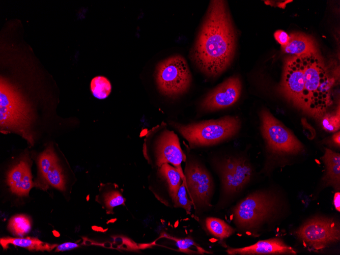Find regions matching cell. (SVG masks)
Segmentation results:
<instances>
[{
	"label": "cell",
	"instance_id": "5",
	"mask_svg": "<svg viewBox=\"0 0 340 255\" xmlns=\"http://www.w3.org/2000/svg\"><path fill=\"white\" fill-rule=\"evenodd\" d=\"M277 201L272 194L258 191L240 202L234 209V222L241 230L254 231L272 216Z\"/></svg>",
	"mask_w": 340,
	"mask_h": 255
},
{
	"label": "cell",
	"instance_id": "23",
	"mask_svg": "<svg viewBox=\"0 0 340 255\" xmlns=\"http://www.w3.org/2000/svg\"><path fill=\"white\" fill-rule=\"evenodd\" d=\"M31 227L30 218L24 214H18L12 217L7 226L8 230L18 237H23L29 233Z\"/></svg>",
	"mask_w": 340,
	"mask_h": 255
},
{
	"label": "cell",
	"instance_id": "14",
	"mask_svg": "<svg viewBox=\"0 0 340 255\" xmlns=\"http://www.w3.org/2000/svg\"><path fill=\"white\" fill-rule=\"evenodd\" d=\"M228 254H296V251L277 238L259 241L255 244L242 248H229Z\"/></svg>",
	"mask_w": 340,
	"mask_h": 255
},
{
	"label": "cell",
	"instance_id": "31",
	"mask_svg": "<svg viewBox=\"0 0 340 255\" xmlns=\"http://www.w3.org/2000/svg\"><path fill=\"white\" fill-rule=\"evenodd\" d=\"M334 206L337 211H340V193L337 192L335 193L333 198Z\"/></svg>",
	"mask_w": 340,
	"mask_h": 255
},
{
	"label": "cell",
	"instance_id": "1",
	"mask_svg": "<svg viewBox=\"0 0 340 255\" xmlns=\"http://www.w3.org/2000/svg\"><path fill=\"white\" fill-rule=\"evenodd\" d=\"M236 34L226 2L211 1L190 58L206 75L215 77L230 65L235 53Z\"/></svg>",
	"mask_w": 340,
	"mask_h": 255
},
{
	"label": "cell",
	"instance_id": "22",
	"mask_svg": "<svg viewBox=\"0 0 340 255\" xmlns=\"http://www.w3.org/2000/svg\"><path fill=\"white\" fill-rule=\"evenodd\" d=\"M205 223L209 232L220 240L229 237L235 232V230L232 226L218 218L208 217L206 219Z\"/></svg>",
	"mask_w": 340,
	"mask_h": 255
},
{
	"label": "cell",
	"instance_id": "3",
	"mask_svg": "<svg viewBox=\"0 0 340 255\" xmlns=\"http://www.w3.org/2000/svg\"><path fill=\"white\" fill-rule=\"evenodd\" d=\"M171 125L193 148L215 145L233 136L239 130L240 123L237 117L226 116L187 125L173 122Z\"/></svg>",
	"mask_w": 340,
	"mask_h": 255
},
{
	"label": "cell",
	"instance_id": "21",
	"mask_svg": "<svg viewBox=\"0 0 340 255\" xmlns=\"http://www.w3.org/2000/svg\"><path fill=\"white\" fill-rule=\"evenodd\" d=\"M58 159L41 171V176L52 187L61 190H65L64 176L58 163Z\"/></svg>",
	"mask_w": 340,
	"mask_h": 255
},
{
	"label": "cell",
	"instance_id": "15",
	"mask_svg": "<svg viewBox=\"0 0 340 255\" xmlns=\"http://www.w3.org/2000/svg\"><path fill=\"white\" fill-rule=\"evenodd\" d=\"M7 182L13 193L18 196L28 195L35 185L32 181L31 167L27 159L21 160L8 172Z\"/></svg>",
	"mask_w": 340,
	"mask_h": 255
},
{
	"label": "cell",
	"instance_id": "19",
	"mask_svg": "<svg viewBox=\"0 0 340 255\" xmlns=\"http://www.w3.org/2000/svg\"><path fill=\"white\" fill-rule=\"evenodd\" d=\"M0 244L4 249H7L9 244L23 247L31 251H50L57 246L56 244H50L37 238L32 237H6L1 238Z\"/></svg>",
	"mask_w": 340,
	"mask_h": 255
},
{
	"label": "cell",
	"instance_id": "7",
	"mask_svg": "<svg viewBox=\"0 0 340 255\" xmlns=\"http://www.w3.org/2000/svg\"><path fill=\"white\" fill-rule=\"evenodd\" d=\"M143 154L149 164L158 167L164 163L172 164L180 173L182 181H185L182 162H185L186 156L183 152L177 135L173 131L165 129L154 139H145Z\"/></svg>",
	"mask_w": 340,
	"mask_h": 255
},
{
	"label": "cell",
	"instance_id": "12",
	"mask_svg": "<svg viewBox=\"0 0 340 255\" xmlns=\"http://www.w3.org/2000/svg\"><path fill=\"white\" fill-rule=\"evenodd\" d=\"M223 192L233 195L240 192L250 181L252 170L244 159L229 158L217 163Z\"/></svg>",
	"mask_w": 340,
	"mask_h": 255
},
{
	"label": "cell",
	"instance_id": "4",
	"mask_svg": "<svg viewBox=\"0 0 340 255\" xmlns=\"http://www.w3.org/2000/svg\"><path fill=\"white\" fill-rule=\"evenodd\" d=\"M0 110L2 131L8 130L18 133L33 145L32 116L16 92L8 86H5L2 81Z\"/></svg>",
	"mask_w": 340,
	"mask_h": 255
},
{
	"label": "cell",
	"instance_id": "29",
	"mask_svg": "<svg viewBox=\"0 0 340 255\" xmlns=\"http://www.w3.org/2000/svg\"><path fill=\"white\" fill-rule=\"evenodd\" d=\"M79 245L73 242H66L60 245H58L55 249V251H64L70 250L79 247Z\"/></svg>",
	"mask_w": 340,
	"mask_h": 255
},
{
	"label": "cell",
	"instance_id": "28",
	"mask_svg": "<svg viewBox=\"0 0 340 255\" xmlns=\"http://www.w3.org/2000/svg\"><path fill=\"white\" fill-rule=\"evenodd\" d=\"M274 35L275 40L282 47L287 45L290 39L289 35L282 30H277Z\"/></svg>",
	"mask_w": 340,
	"mask_h": 255
},
{
	"label": "cell",
	"instance_id": "13",
	"mask_svg": "<svg viewBox=\"0 0 340 255\" xmlns=\"http://www.w3.org/2000/svg\"><path fill=\"white\" fill-rule=\"evenodd\" d=\"M241 87L239 77H229L206 95L201 103V108L204 111H213L233 105L240 96Z\"/></svg>",
	"mask_w": 340,
	"mask_h": 255
},
{
	"label": "cell",
	"instance_id": "11",
	"mask_svg": "<svg viewBox=\"0 0 340 255\" xmlns=\"http://www.w3.org/2000/svg\"><path fill=\"white\" fill-rule=\"evenodd\" d=\"M304 68L303 55L287 58L284 63L281 81L278 87L280 93L301 110L304 84Z\"/></svg>",
	"mask_w": 340,
	"mask_h": 255
},
{
	"label": "cell",
	"instance_id": "30",
	"mask_svg": "<svg viewBox=\"0 0 340 255\" xmlns=\"http://www.w3.org/2000/svg\"><path fill=\"white\" fill-rule=\"evenodd\" d=\"M331 144L335 147L340 146V132L338 131L334 134L331 139Z\"/></svg>",
	"mask_w": 340,
	"mask_h": 255
},
{
	"label": "cell",
	"instance_id": "17",
	"mask_svg": "<svg viewBox=\"0 0 340 255\" xmlns=\"http://www.w3.org/2000/svg\"><path fill=\"white\" fill-rule=\"evenodd\" d=\"M289 36L288 43L282 47L284 52L301 56L318 52L316 43L310 36L300 32L291 33Z\"/></svg>",
	"mask_w": 340,
	"mask_h": 255
},
{
	"label": "cell",
	"instance_id": "24",
	"mask_svg": "<svg viewBox=\"0 0 340 255\" xmlns=\"http://www.w3.org/2000/svg\"><path fill=\"white\" fill-rule=\"evenodd\" d=\"M163 237L166 238L174 241L178 250L187 254H198L196 251L193 250L195 247L200 250L203 254L204 253H210V252L206 251L202 247L199 246L192 239L189 237L179 238L171 236L165 233L162 235Z\"/></svg>",
	"mask_w": 340,
	"mask_h": 255
},
{
	"label": "cell",
	"instance_id": "10",
	"mask_svg": "<svg viewBox=\"0 0 340 255\" xmlns=\"http://www.w3.org/2000/svg\"><path fill=\"white\" fill-rule=\"evenodd\" d=\"M339 225L332 218L316 217L305 222L296 232L301 240L314 249H322L337 242Z\"/></svg>",
	"mask_w": 340,
	"mask_h": 255
},
{
	"label": "cell",
	"instance_id": "6",
	"mask_svg": "<svg viewBox=\"0 0 340 255\" xmlns=\"http://www.w3.org/2000/svg\"><path fill=\"white\" fill-rule=\"evenodd\" d=\"M155 81L161 94L174 98L187 91L192 76L185 58L173 55L160 62L155 72Z\"/></svg>",
	"mask_w": 340,
	"mask_h": 255
},
{
	"label": "cell",
	"instance_id": "9",
	"mask_svg": "<svg viewBox=\"0 0 340 255\" xmlns=\"http://www.w3.org/2000/svg\"><path fill=\"white\" fill-rule=\"evenodd\" d=\"M261 129L268 148L278 154H297L303 147L293 133L267 109L260 112Z\"/></svg>",
	"mask_w": 340,
	"mask_h": 255
},
{
	"label": "cell",
	"instance_id": "2",
	"mask_svg": "<svg viewBox=\"0 0 340 255\" xmlns=\"http://www.w3.org/2000/svg\"><path fill=\"white\" fill-rule=\"evenodd\" d=\"M303 58L304 84L302 110L320 118L331 104L330 79L318 52L303 55Z\"/></svg>",
	"mask_w": 340,
	"mask_h": 255
},
{
	"label": "cell",
	"instance_id": "8",
	"mask_svg": "<svg viewBox=\"0 0 340 255\" xmlns=\"http://www.w3.org/2000/svg\"><path fill=\"white\" fill-rule=\"evenodd\" d=\"M184 171L187 193L196 210L211 206L213 182L207 169L198 161L186 157Z\"/></svg>",
	"mask_w": 340,
	"mask_h": 255
},
{
	"label": "cell",
	"instance_id": "25",
	"mask_svg": "<svg viewBox=\"0 0 340 255\" xmlns=\"http://www.w3.org/2000/svg\"><path fill=\"white\" fill-rule=\"evenodd\" d=\"M93 95L99 99L107 97L111 91V86L109 80L104 76H97L93 78L90 84Z\"/></svg>",
	"mask_w": 340,
	"mask_h": 255
},
{
	"label": "cell",
	"instance_id": "26",
	"mask_svg": "<svg viewBox=\"0 0 340 255\" xmlns=\"http://www.w3.org/2000/svg\"><path fill=\"white\" fill-rule=\"evenodd\" d=\"M192 206V201L188 198L185 183L182 181L174 201L173 207L183 208L187 214H190Z\"/></svg>",
	"mask_w": 340,
	"mask_h": 255
},
{
	"label": "cell",
	"instance_id": "18",
	"mask_svg": "<svg viewBox=\"0 0 340 255\" xmlns=\"http://www.w3.org/2000/svg\"><path fill=\"white\" fill-rule=\"evenodd\" d=\"M157 168V177L166 184L168 196L173 206L174 201L182 183L181 176L176 168L169 163H164Z\"/></svg>",
	"mask_w": 340,
	"mask_h": 255
},
{
	"label": "cell",
	"instance_id": "27",
	"mask_svg": "<svg viewBox=\"0 0 340 255\" xmlns=\"http://www.w3.org/2000/svg\"><path fill=\"white\" fill-rule=\"evenodd\" d=\"M339 108L335 114H327L324 116L322 125L323 128L328 132H335L340 127Z\"/></svg>",
	"mask_w": 340,
	"mask_h": 255
},
{
	"label": "cell",
	"instance_id": "20",
	"mask_svg": "<svg viewBox=\"0 0 340 255\" xmlns=\"http://www.w3.org/2000/svg\"><path fill=\"white\" fill-rule=\"evenodd\" d=\"M326 168V174L323 180L326 185H331L334 188L339 189L340 184V155L326 148L322 157Z\"/></svg>",
	"mask_w": 340,
	"mask_h": 255
},
{
	"label": "cell",
	"instance_id": "16",
	"mask_svg": "<svg viewBox=\"0 0 340 255\" xmlns=\"http://www.w3.org/2000/svg\"><path fill=\"white\" fill-rule=\"evenodd\" d=\"M95 200L107 214H114V209L117 206H126V201L123 190L115 184L101 185Z\"/></svg>",
	"mask_w": 340,
	"mask_h": 255
}]
</instances>
